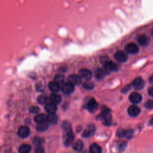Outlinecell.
<instances>
[{
	"mask_svg": "<svg viewBox=\"0 0 153 153\" xmlns=\"http://www.w3.org/2000/svg\"><path fill=\"white\" fill-rule=\"evenodd\" d=\"M97 119L101 120L102 123L105 126H110L112 124V115L111 114V110L107 107H103L101 113L97 117Z\"/></svg>",
	"mask_w": 153,
	"mask_h": 153,
	"instance_id": "cell-1",
	"label": "cell"
},
{
	"mask_svg": "<svg viewBox=\"0 0 153 153\" xmlns=\"http://www.w3.org/2000/svg\"><path fill=\"white\" fill-rule=\"evenodd\" d=\"M101 61L104 66V69H105L107 72L111 71H117L119 69V65L115 64V62L109 60L108 57H102Z\"/></svg>",
	"mask_w": 153,
	"mask_h": 153,
	"instance_id": "cell-2",
	"label": "cell"
},
{
	"mask_svg": "<svg viewBox=\"0 0 153 153\" xmlns=\"http://www.w3.org/2000/svg\"><path fill=\"white\" fill-rule=\"evenodd\" d=\"M63 137L64 143L66 146L70 145L74 140V135L72 131L71 128L67 130H64Z\"/></svg>",
	"mask_w": 153,
	"mask_h": 153,
	"instance_id": "cell-3",
	"label": "cell"
},
{
	"mask_svg": "<svg viewBox=\"0 0 153 153\" xmlns=\"http://www.w3.org/2000/svg\"><path fill=\"white\" fill-rule=\"evenodd\" d=\"M134 132L132 129H120L117 132V136L119 138H126L128 139L131 138L134 136Z\"/></svg>",
	"mask_w": 153,
	"mask_h": 153,
	"instance_id": "cell-4",
	"label": "cell"
},
{
	"mask_svg": "<svg viewBox=\"0 0 153 153\" xmlns=\"http://www.w3.org/2000/svg\"><path fill=\"white\" fill-rule=\"evenodd\" d=\"M132 86L135 90H140L144 87L145 82L141 77H137L132 82Z\"/></svg>",
	"mask_w": 153,
	"mask_h": 153,
	"instance_id": "cell-5",
	"label": "cell"
},
{
	"mask_svg": "<svg viewBox=\"0 0 153 153\" xmlns=\"http://www.w3.org/2000/svg\"><path fill=\"white\" fill-rule=\"evenodd\" d=\"M125 50L127 53L134 54L139 52V47L137 44L134 43H130L127 44L125 47Z\"/></svg>",
	"mask_w": 153,
	"mask_h": 153,
	"instance_id": "cell-6",
	"label": "cell"
},
{
	"mask_svg": "<svg viewBox=\"0 0 153 153\" xmlns=\"http://www.w3.org/2000/svg\"><path fill=\"white\" fill-rule=\"evenodd\" d=\"M98 107V104L94 98L90 99L86 103V108L90 113H93L97 109Z\"/></svg>",
	"mask_w": 153,
	"mask_h": 153,
	"instance_id": "cell-7",
	"label": "cell"
},
{
	"mask_svg": "<svg viewBox=\"0 0 153 153\" xmlns=\"http://www.w3.org/2000/svg\"><path fill=\"white\" fill-rule=\"evenodd\" d=\"M115 59L119 62H125L128 59V56L123 51H118L114 54Z\"/></svg>",
	"mask_w": 153,
	"mask_h": 153,
	"instance_id": "cell-8",
	"label": "cell"
},
{
	"mask_svg": "<svg viewBox=\"0 0 153 153\" xmlns=\"http://www.w3.org/2000/svg\"><path fill=\"white\" fill-rule=\"evenodd\" d=\"M142 99V97L141 94L137 92L132 93L129 96L130 101L134 104L140 103Z\"/></svg>",
	"mask_w": 153,
	"mask_h": 153,
	"instance_id": "cell-9",
	"label": "cell"
},
{
	"mask_svg": "<svg viewBox=\"0 0 153 153\" xmlns=\"http://www.w3.org/2000/svg\"><path fill=\"white\" fill-rule=\"evenodd\" d=\"M95 130H96V129L94 125L90 124L89 125L87 129L83 133L82 136L84 138H89L90 136H92L94 135Z\"/></svg>",
	"mask_w": 153,
	"mask_h": 153,
	"instance_id": "cell-10",
	"label": "cell"
},
{
	"mask_svg": "<svg viewBox=\"0 0 153 153\" xmlns=\"http://www.w3.org/2000/svg\"><path fill=\"white\" fill-rule=\"evenodd\" d=\"M61 89L64 93L71 94L74 91V86L70 82H68L62 85Z\"/></svg>",
	"mask_w": 153,
	"mask_h": 153,
	"instance_id": "cell-11",
	"label": "cell"
},
{
	"mask_svg": "<svg viewBox=\"0 0 153 153\" xmlns=\"http://www.w3.org/2000/svg\"><path fill=\"white\" fill-rule=\"evenodd\" d=\"M79 75L81 79H85L86 80H89L91 79L92 74L91 71L87 69H81L79 72Z\"/></svg>",
	"mask_w": 153,
	"mask_h": 153,
	"instance_id": "cell-12",
	"label": "cell"
},
{
	"mask_svg": "<svg viewBox=\"0 0 153 153\" xmlns=\"http://www.w3.org/2000/svg\"><path fill=\"white\" fill-rule=\"evenodd\" d=\"M68 81L74 85L77 86L80 85L82 82V79L79 75L72 74L68 77Z\"/></svg>",
	"mask_w": 153,
	"mask_h": 153,
	"instance_id": "cell-13",
	"label": "cell"
},
{
	"mask_svg": "<svg viewBox=\"0 0 153 153\" xmlns=\"http://www.w3.org/2000/svg\"><path fill=\"white\" fill-rule=\"evenodd\" d=\"M30 134V130L26 126L20 127L18 130V135L22 138H25Z\"/></svg>",
	"mask_w": 153,
	"mask_h": 153,
	"instance_id": "cell-14",
	"label": "cell"
},
{
	"mask_svg": "<svg viewBox=\"0 0 153 153\" xmlns=\"http://www.w3.org/2000/svg\"><path fill=\"white\" fill-rule=\"evenodd\" d=\"M128 113L132 117H136L140 114L141 109L137 106L131 105L128 108Z\"/></svg>",
	"mask_w": 153,
	"mask_h": 153,
	"instance_id": "cell-15",
	"label": "cell"
},
{
	"mask_svg": "<svg viewBox=\"0 0 153 153\" xmlns=\"http://www.w3.org/2000/svg\"><path fill=\"white\" fill-rule=\"evenodd\" d=\"M138 42L141 46L145 47L148 45L150 39L147 36H145L144 34L140 35L138 38Z\"/></svg>",
	"mask_w": 153,
	"mask_h": 153,
	"instance_id": "cell-16",
	"label": "cell"
},
{
	"mask_svg": "<svg viewBox=\"0 0 153 153\" xmlns=\"http://www.w3.org/2000/svg\"><path fill=\"white\" fill-rule=\"evenodd\" d=\"M45 109L47 112L49 114H54L57 110V107L56 104L52 102L47 103L46 105Z\"/></svg>",
	"mask_w": 153,
	"mask_h": 153,
	"instance_id": "cell-17",
	"label": "cell"
},
{
	"mask_svg": "<svg viewBox=\"0 0 153 153\" xmlns=\"http://www.w3.org/2000/svg\"><path fill=\"white\" fill-rule=\"evenodd\" d=\"M48 88H49V89L52 92L56 93L58 92L60 90V86L59 83L54 81L50 82L49 84H48Z\"/></svg>",
	"mask_w": 153,
	"mask_h": 153,
	"instance_id": "cell-18",
	"label": "cell"
},
{
	"mask_svg": "<svg viewBox=\"0 0 153 153\" xmlns=\"http://www.w3.org/2000/svg\"><path fill=\"white\" fill-rule=\"evenodd\" d=\"M107 72L105 71V69L98 68V69H97L96 71H95V76L98 79L101 80L105 77V76L107 74Z\"/></svg>",
	"mask_w": 153,
	"mask_h": 153,
	"instance_id": "cell-19",
	"label": "cell"
},
{
	"mask_svg": "<svg viewBox=\"0 0 153 153\" xmlns=\"http://www.w3.org/2000/svg\"><path fill=\"white\" fill-rule=\"evenodd\" d=\"M90 153H102V149L100 146L96 143L92 144L90 147Z\"/></svg>",
	"mask_w": 153,
	"mask_h": 153,
	"instance_id": "cell-20",
	"label": "cell"
},
{
	"mask_svg": "<svg viewBox=\"0 0 153 153\" xmlns=\"http://www.w3.org/2000/svg\"><path fill=\"white\" fill-rule=\"evenodd\" d=\"M58 117L54 114H49L47 115V121L52 124H55L58 123Z\"/></svg>",
	"mask_w": 153,
	"mask_h": 153,
	"instance_id": "cell-21",
	"label": "cell"
},
{
	"mask_svg": "<svg viewBox=\"0 0 153 153\" xmlns=\"http://www.w3.org/2000/svg\"><path fill=\"white\" fill-rule=\"evenodd\" d=\"M48 126H49V124L47 121L39 123L37 126V130L39 132H43L46 130L48 128Z\"/></svg>",
	"mask_w": 153,
	"mask_h": 153,
	"instance_id": "cell-22",
	"label": "cell"
},
{
	"mask_svg": "<svg viewBox=\"0 0 153 153\" xmlns=\"http://www.w3.org/2000/svg\"><path fill=\"white\" fill-rule=\"evenodd\" d=\"M50 99L51 102L56 104V105H58V104L60 103L62 101L60 96L57 94H52L50 97Z\"/></svg>",
	"mask_w": 153,
	"mask_h": 153,
	"instance_id": "cell-23",
	"label": "cell"
},
{
	"mask_svg": "<svg viewBox=\"0 0 153 153\" xmlns=\"http://www.w3.org/2000/svg\"><path fill=\"white\" fill-rule=\"evenodd\" d=\"M31 150V147L30 145L23 144L20 146L19 152V153H29Z\"/></svg>",
	"mask_w": 153,
	"mask_h": 153,
	"instance_id": "cell-24",
	"label": "cell"
},
{
	"mask_svg": "<svg viewBox=\"0 0 153 153\" xmlns=\"http://www.w3.org/2000/svg\"><path fill=\"white\" fill-rule=\"evenodd\" d=\"M83 147H84V144L81 140H79L76 141L72 145V148L76 151H80L83 150Z\"/></svg>",
	"mask_w": 153,
	"mask_h": 153,
	"instance_id": "cell-25",
	"label": "cell"
},
{
	"mask_svg": "<svg viewBox=\"0 0 153 153\" xmlns=\"http://www.w3.org/2000/svg\"><path fill=\"white\" fill-rule=\"evenodd\" d=\"M34 121L37 123L46 121H47V115L44 114H38L34 117Z\"/></svg>",
	"mask_w": 153,
	"mask_h": 153,
	"instance_id": "cell-26",
	"label": "cell"
},
{
	"mask_svg": "<svg viewBox=\"0 0 153 153\" xmlns=\"http://www.w3.org/2000/svg\"><path fill=\"white\" fill-rule=\"evenodd\" d=\"M34 144L38 147H41V145H43L44 143V140L43 138H41L40 137H35L34 139Z\"/></svg>",
	"mask_w": 153,
	"mask_h": 153,
	"instance_id": "cell-27",
	"label": "cell"
},
{
	"mask_svg": "<svg viewBox=\"0 0 153 153\" xmlns=\"http://www.w3.org/2000/svg\"><path fill=\"white\" fill-rule=\"evenodd\" d=\"M47 101H48V99L47 98V96L45 95H40L37 98V101L40 104L47 103Z\"/></svg>",
	"mask_w": 153,
	"mask_h": 153,
	"instance_id": "cell-28",
	"label": "cell"
},
{
	"mask_svg": "<svg viewBox=\"0 0 153 153\" xmlns=\"http://www.w3.org/2000/svg\"><path fill=\"white\" fill-rule=\"evenodd\" d=\"M83 86L85 89L92 90V89H93L94 88L95 85L93 84V83H92V82L86 81V82L84 83V84L83 85Z\"/></svg>",
	"mask_w": 153,
	"mask_h": 153,
	"instance_id": "cell-29",
	"label": "cell"
},
{
	"mask_svg": "<svg viewBox=\"0 0 153 153\" xmlns=\"http://www.w3.org/2000/svg\"><path fill=\"white\" fill-rule=\"evenodd\" d=\"M64 80H65L64 76L60 74H58L54 76V81L57 82L58 83H59V85L63 83L64 81Z\"/></svg>",
	"mask_w": 153,
	"mask_h": 153,
	"instance_id": "cell-30",
	"label": "cell"
},
{
	"mask_svg": "<svg viewBox=\"0 0 153 153\" xmlns=\"http://www.w3.org/2000/svg\"><path fill=\"white\" fill-rule=\"evenodd\" d=\"M145 107L146 108L152 109H153V100H148L145 103Z\"/></svg>",
	"mask_w": 153,
	"mask_h": 153,
	"instance_id": "cell-31",
	"label": "cell"
},
{
	"mask_svg": "<svg viewBox=\"0 0 153 153\" xmlns=\"http://www.w3.org/2000/svg\"><path fill=\"white\" fill-rule=\"evenodd\" d=\"M30 113H34V114H37L40 112V108L37 107H35V106H32L29 109Z\"/></svg>",
	"mask_w": 153,
	"mask_h": 153,
	"instance_id": "cell-32",
	"label": "cell"
},
{
	"mask_svg": "<svg viewBox=\"0 0 153 153\" xmlns=\"http://www.w3.org/2000/svg\"><path fill=\"white\" fill-rule=\"evenodd\" d=\"M44 149L43 147H38L35 150L34 153H44Z\"/></svg>",
	"mask_w": 153,
	"mask_h": 153,
	"instance_id": "cell-33",
	"label": "cell"
},
{
	"mask_svg": "<svg viewBox=\"0 0 153 153\" xmlns=\"http://www.w3.org/2000/svg\"><path fill=\"white\" fill-rule=\"evenodd\" d=\"M130 86L129 85H127V86H124V87L123 88V89H122V90H121V92H122L123 93H127V92L129 91V90H130Z\"/></svg>",
	"mask_w": 153,
	"mask_h": 153,
	"instance_id": "cell-34",
	"label": "cell"
},
{
	"mask_svg": "<svg viewBox=\"0 0 153 153\" xmlns=\"http://www.w3.org/2000/svg\"><path fill=\"white\" fill-rule=\"evenodd\" d=\"M126 144H127L126 143H123L122 144L120 145V150L121 151H122L123 150H124V148H126Z\"/></svg>",
	"mask_w": 153,
	"mask_h": 153,
	"instance_id": "cell-35",
	"label": "cell"
},
{
	"mask_svg": "<svg viewBox=\"0 0 153 153\" xmlns=\"http://www.w3.org/2000/svg\"><path fill=\"white\" fill-rule=\"evenodd\" d=\"M148 94H149L151 96L153 97V87H150V89H148Z\"/></svg>",
	"mask_w": 153,
	"mask_h": 153,
	"instance_id": "cell-36",
	"label": "cell"
},
{
	"mask_svg": "<svg viewBox=\"0 0 153 153\" xmlns=\"http://www.w3.org/2000/svg\"><path fill=\"white\" fill-rule=\"evenodd\" d=\"M150 81L151 83H152V84H153V75L151 76V77L150 78Z\"/></svg>",
	"mask_w": 153,
	"mask_h": 153,
	"instance_id": "cell-37",
	"label": "cell"
},
{
	"mask_svg": "<svg viewBox=\"0 0 153 153\" xmlns=\"http://www.w3.org/2000/svg\"><path fill=\"white\" fill-rule=\"evenodd\" d=\"M150 124H151V125H153V117H152V119L150 120Z\"/></svg>",
	"mask_w": 153,
	"mask_h": 153,
	"instance_id": "cell-38",
	"label": "cell"
},
{
	"mask_svg": "<svg viewBox=\"0 0 153 153\" xmlns=\"http://www.w3.org/2000/svg\"><path fill=\"white\" fill-rule=\"evenodd\" d=\"M151 36H152V37H153V30L152 31V32H151Z\"/></svg>",
	"mask_w": 153,
	"mask_h": 153,
	"instance_id": "cell-39",
	"label": "cell"
},
{
	"mask_svg": "<svg viewBox=\"0 0 153 153\" xmlns=\"http://www.w3.org/2000/svg\"><path fill=\"white\" fill-rule=\"evenodd\" d=\"M84 153H88L87 152H84Z\"/></svg>",
	"mask_w": 153,
	"mask_h": 153,
	"instance_id": "cell-40",
	"label": "cell"
}]
</instances>
